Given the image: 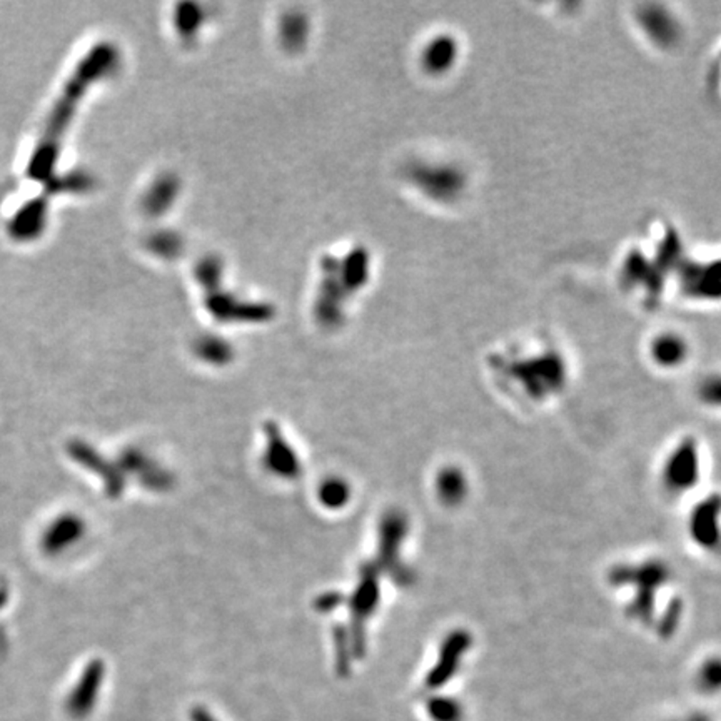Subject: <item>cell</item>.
Segmentation results:
<instances>
[{"mask_svg": "<svg viewBox=\"0 0 721 721\" xmlns=\"http://www.w3.org/2000/svg\"><path fill=\"white\" fill-rule=\"evenodd\" d=\"M680 231L663 217H653L626 244L621 256V289L633 305L654 311L675 287L685 256Z\"/></svg>", "mask_w": 721, "mask_h": 721, "instance_id": "cell-1", "label": "cell"}, {"mask_svg": "<svg viewBox=\"0 0 721 721\" xmlns=\"http://www.w3.org/2000/svg\"><path fill=\"white\" fill-rule=\"evenodd\" d=\"M113 52L109 47L99 45L92 49L86 59L80 62L74 74L68 78L60 92L52 111L47 117L42 135L35 146L34 152L27 166V176L32 180H45L56 169L57 159L62 149V139L68 131L72 117L78 111V104L90 86L101 78L111 66Z\"/></svg>", "mask_w": 721, "mask_h": 721, "instance_id": "cell-2", "label": "cell"}, {"mask_svg": "<svg viewBox=\"0 0 721 721\" xmlns=\"http://www.w3.org/2000/svg\"><path fill=\"white\" fill-rule=\"evenodd\" d=\"M675 291L688 305H720L721 251L703 252L693 258L685 252L676 276Z\"/></svg>", "mask_w": 721, "mask_h": 721, "instance_id": "cell-3", "label": "cell"}, {"mask_svg": "<svg viewBox=\"0 0 721 721\" xmlns=\"http://www.w3.org/2000/svg\"><path fill=\"white\" fill-rule=\"evenodd\" d=\"M699 466L698 444L683 440L666 456L662 483L671 495L685 493L698 483Z\"/></svg>", "mask_w": 721, "mask_h": 721, "instance_id": "cell-4", "label": "cell"}, {"mask_svg": "<svg viewBox=\"0 0 721 721\" xmlns=\"http://www.w3.org/2000/svg\"><path fill=\"white\" fill-rule=\"evenodd\" d=\"M378 597H379V586H378V576L374 571H366L362 575V581H360L352 601H351V609H352V634H354V650L356 653H362L364 648V621L370 618L372 609H376L378 605Z\"/></svg>", "mask_w": 721, "mask_h": 721, "instance_id": "cell-5", "label": "cell"}, {"mask_svg": "<svg viewBox=\"0 0 721 721\" xmlns=\"http://www.w3.org/2000/svg\"><path fill=\"white\" fill-rule=\"evenodd\" d=\"M689 354L687 339L675 331L656 333L648 342V356L662 370H676L683 366Z\"/></svg>", "mask_w": 721, "mask_h": 721, "instance_id": "cell-6", "label": "cell"}, {"mask_svg": "<svg viewBox=\"0 0 721 721\" xmlns=\"http://www.w3.org/2000/svg\"><path fill=\"white\" fill-rule=\"evenodd\" d=\"M268 446L264 452V464L270 473L282 478H296L299 474V461L289 444L284 440L279 429L274 424H266Z\"/></svg>", "mask_w": 721, "mask_h": 721, "instance_id": "cell-7", "label": "cell"}, {"mask_svg": "<svg viewBox=\"0 0 721 721\" xmlns=\"http://www.w3.org/2000/svg\"><path fill=\"white\" fill-rule=\"evenodd\" d=\"M86 525L84 521L76 515H62L56 521L50 523V526L45 530L42 536V550L49 554H59L66 552L68 546L84 536Z\"/></svg>", "mask_w": 721, "mask_h": 721, "instance_id": "cell-8", "label": "cell"}, {"mask_svg": "<svg viewBox=\"0 0 721 721\" xmlns=\"http://www.w3.org/2000/svg\"><path fill=\"white\" fill-rule=\"evenodd\" d=\"M68 451L76 461L87 466L90 471H96L101 476L111 496H119V493H123V488H124L123 474H119L115 468H111L107 462L104 461L99 456V452H96L86 443H72L68 446Z\"/></svg>", "mask_w": 721, "mask_h": 721, "instance_id": "cell-9", "label": "cell"}, {"mask_svg": "<svg viewBox=\"0 0 721 721\" xmlns=\"http://www.w3.org/2000/svg\"><path fill=\"white\" fill-rule=\"evenodd\" d=\"M718 505L705 501L693 509L689 518V533L693 541L703 550H711L718 541Z\"/></svg>", "mask_w": 721, "mask_h": 721, "instance_id": "cell-10", "label": "cell"}, {"mask_svg": "<svg viewBox=\"0 0 721 721\" xmlns=\"http://www.w3.org/2000/svg\"><path fill=\"white\" fill-rule=\"evenodd\" d=\"M406 519L403 515L391 513L383 519L381 526V558L384 563H397L396 556L405 540Z\"/></svg>", "mask_w": 721, "mask_h": 721, "instance_id": "cell-11", "label": "cell"}, {"mask_svg": "<svg viewBox=\"0 0 721 721\" xmlns=\"http://www.w3.org/2000/svg\"><path fill=\"white\" fill-rule=\"evenodd\" d=\"M466 491H468L466 478L458 468H446L440 471L436 478V493L444 505L448 507L460 505L466 497Z\"/></svg>", "mask_w": 721, "mask_h": 721, "instance_id": "cell-12", "label": "cell"}, {"mask_svg": "<svg viewBox=\"0 0 721 721\" xmlns=\"http://www.w3.org/2000/svg\"><path fill=\"white\" fill-rule=\"evenodd\" d=\"M45 209L42 203H34L25 205V209L19 213L15 221H12V236L25 239V237H34L39 234L44 224Z\"/></svg>", "mask_w": 721, "mask_h": 721, "instance_id": "cell-13", "label": "cell"}, {"mask_svg": "<svg viewBox=\"0 0 721 721\" xmlns=\"http://www.w3.org/2000/svg\"><path fill=\"white\" fill-rule=\"evenodd\" d=\"M319 499L324 507L336 509L346 505V501L350 499V488L342 479H327L319 489Z\"/></svg>", "mask_w": 721, "mask_h": 721, "instance_id": "cell-14", "label": "cell"}, {"mask_svg": "<svg viewBox=\"0 0 721 721\" xmlns=\"http://www.w3.org/2000/svg\"><path fill=\"white\" fill-rule=\"evenodd\" d=\"M707 86L711 97L721 104V35L718 42L713 47L710 60L707 64Z\"/></svg>", "mask_w": 721, "mask_h": 721, "instance_id": "cell-15", "label": "cell"}, {"mask_svg": "<svg viewBox=\"0 0 721 721\" xmlns=\"http://www.w3.org/2000/svg\"><path fill=\"white\" fill-rule=\"evenodd\" d=\"M698 397L703 405L721 407V376H707L699 383Z\"/></svg>", "mask_w": 721, "mask_h": 721, "instance_id": "cell-16", "label": "cell"}, {"mask_svg": "<svg viewBox=\"0 0 721 721\" xmlns=\"http://www.w3.org/2000/svg\"><path fill=\"white\" fill-rule=\"evenodd\" d=\"M338 599H341L338 593H331V595H327V597L321 598V599L317 601V607H319L321 611H329V609L338 608Z\"/></svg>", "mask_w": 721, "mask_h": 721, "instance_id": "cell-17", "label": "cell"}, {"mask_svg": "<svg viewBox=\"0 0 721 721\" xmlns=\"http://www.w3.org/2000/svg\"><path fill=\"white\" fill-rule=\"evenodd\" d=\"M192 721H215L204 708H196L192 711Z\"/></svg>", "mask_w": 721, "mask_h": 721, "instance_id": "cell-18", "label": "cell"}]
</instances>
